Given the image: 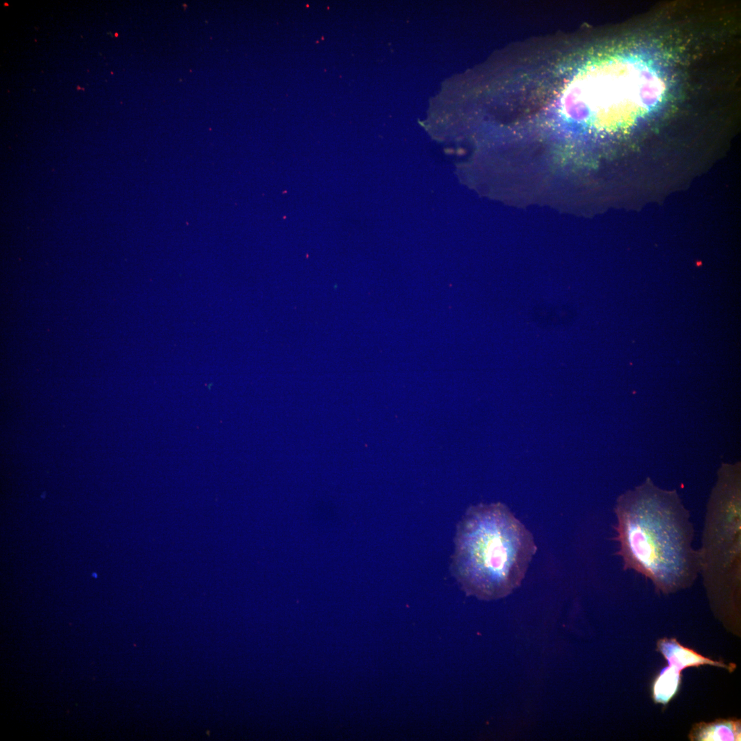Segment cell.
Masks as SVG:
<instances>
[{
    "label": "cell",
    "mask_w": 741,
    "mask_h": 741,
    "mask_svg": "<svg viewBox=\"0 0 741 741\" xmlns=\"http://www.w3.org/2000/svg\"><path fill=\"white\" fill-rule=\"evenodd\" d=\"M615 513L617 554L624 569L650 579L664 593L694 582L700 556L692 547L689 511L676 491L661 489L648 478L618 497Z\"/></svg>",
    "instance_id": "cell-1"
},
{
    "label": "cell",
    "mask_w": 741,
    "mask_h": 741,
    "mask_svg": "<svg viewBox=\"0 0 741 741\" xmlns=\"http://www.w3.org/2000/svg\"><path fill=\"white\" fill-rule=\"evenodd\" d=\"M681 672L668 665L660 671L652 685V697L655 703L666 705L676 696L681 682Z\"/></svg>",
    "instance_id": "cell-5"
},
{
    "label": "cell",
    "mask_w": 741,
    "mask_h": 741,
    "mask_svg": "<svg viewBox=\"0 0 741 741\" xmlns=\"http://www.w3.org/2000/svg\"><path fill=\"white\" fill-rule=\"evenodd\" d=\"M657 650L666 659L668 665L681 672L685 668L711 665L725 668L732 672L736 668L733 663L726 664L703 657L695 650L682 646L675 638H663L657 642Z\"/></svg>",
    "instance_id": "cell-3"
},
{
    "label": "cell",
    "mask_w": 741,
    "mask_h": 741,
    "mask_svg": "<svg viewBox=\"0 0 741 741\" xmlns=\"http://www.w3.org/2000/svg\"><path fill=\"white\" fill-rule=\"evenodd\" d=\"M688 738L692 741H737L741 739L740 720L717 719L693 725Z\"/></svg>",
    "instance_id": "cell-4"
},
{
    "label": "cell",
    "mask_w": 741,
    "mask_h": 741,
    "mask_svg": "<svg viewBox=\"0 0 741 741\" xmlns=\"http://www.w3.org/2000/svg\"><path fill=\"white\" fill-rule=\"evenodd\" d=\"M451 571L468 596L484 600L511 593L537 552L532 533L502 503L470 506L458 522Z\"/></svg>",
    "instance_id": "cell-2"
}]
</instances>
